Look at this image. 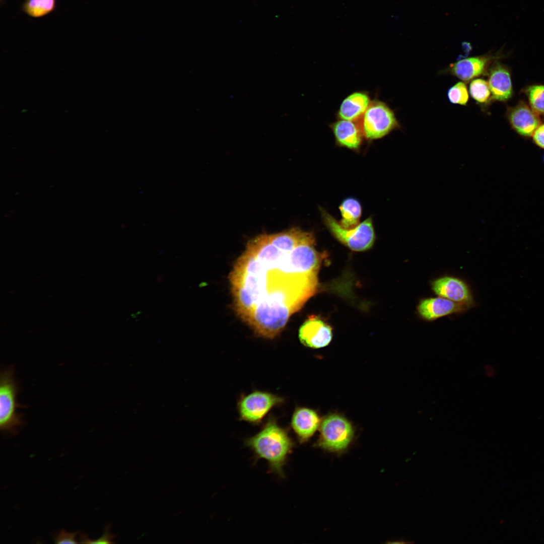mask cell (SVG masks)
<instances>
[{
    "instance_id": "6da1fadb",
    "label": "cell",
    "mask_w": 544,
    "mask_h": 544,
    "mask_svg": "<svg viewBox=\"0 0 544 544\" xmlns=\"http://www.w3.org/2000/svg\"><path fill=\"white\" fill-rule=\"evenodd\" d=\"M313 233L297 227L250 240L228 276L235 313L273 339L316 293L323 254Z\"/></svg>"
},
{
    "instance_id": "7a4b0ae2",
    "label": "cell",
    "mask_w": 544,
    "mask_h": 544,
    "mask_svg": "<svg viewBox=\"0 0 544 544\" xmlns=\"http://www.w3.org/2000/svg\"><path fill=\"white\" fill-rule=\"evenodd\" d=\"M245 443L257 459L267 461L271 471L281 478L284 477V466L293 444L287 431L275 419H269L262 429L246 439Z\"/></svg>"
},
{
    "instance_id": "3957f363",
    "label": "cell",
    "mask_w": 544,
    "mask_h": 544,
    "mask_svg": "<svg viewBox=\"0 0 544 544\" xmlns=\"http://www.w3.org/2000/svg\"><path fill=\"white\" fill-rule=\"evenodd\" d=\"M320 213L325 226L339 242L355 251H364L370 249L375 240V233L371 217L350 229L342 227L339 222L323 209Z\"/></svg>"
},
{
    "instance_id": "277c9868",
    "label": "cell",
    "mask_w": 544,
    "mask_h": 544,
    "mask_svg": "<svg viewBox=\"0 0 544 544\" xmlns=\"http://www.w3.org/2000/svg\"><path fill=\"white\" fill-rule=\"evenodd\" d=\"M18 388L11 367L0 374V428L2 431L15 434L24 424L23 415L17 412L20 405L16 401Z\"/></svg>"
},
{
    "instance_id": "5b68a950",
    "label": "cell",
    "mask_w": 544,
    "mask_h": 544,
    "mask_svg": "<svg viewBox=\"0 0 544 544\" xmlns=\"http://www.w3.org/2000/svg\"><path fill=\"white\" fill-rule=\"evenodd\" d=\"M399 127L393 111L383 102H371L363 114L361 130L369 140L380 139Z\"/></svg>"
},
{
    "instance_id": "8992f818",
    "label": "cell",
    "mask_w": 544,
    "mask_h": 544,
    "mask_svg": "<svg viewBox=\"0 0 544 544\" xmlns=\"http://www.w3.org/2000/svg\"><path fill=\"white\" fill-rule=\"evenodd\" d=\"M319 445L325 449L338 451L346 448L352 441L354 431L344 417L333 414L327 416L320 425Z\"/></svg>"
},
{
    "instance_id": "52a82bcc",
    "label": "cell",
    "mask_w": 544,
    "mask_h": 544,
    "mask_svg": "<svg viewBox=\"0 0 544 544\" xmlns=\"http://www.w3.org/2000/svg\"><path fill=\"white\" fill-rule=\"evenodd\" d=\"M283 402V398L271 393L254 391L243 396L239 401L240 419L249 423H258L272 408Z\"/></svg>"
},
{
    "instance_id": "ba28073f",
    "label": "cell",
    "mask_w": 544,
    "mask_h": 544,
    "mask_svg": "<svg viewBox=\"0 0 544 544\" xmlns=\"http://www.w3.org/2000/svg\"><path fill=\"white\" fill-rule=\"evenodd\" d=\"M433 292L454 302L466 305L471 308L475 305L470 286L463 279L452 275H443L430 282Z\"/></svg>"
},
{
    "instance_id": "9c48e42d",
    "label": "cell",
    "mask_w": 544,
    "mask_h": 544,
    "mask_svg": "<svg viewBox=\"0 0 544 544\" xmlns=\"http://www.w3.org/2000/svg\"><path fill=\"white\" fill-rule=\"evenodd\" d=\"M470 308L466 305L438 296L420 299L416 307L419 317L428 322L446 316L462 313Z\"/></svg>"
},
{
    "instance_id": "30bf717a",
    "label": "cell",
    "mask_w": 544,
    "mask_h": 544,
    "mask_svg": "<svg viewBox=\"0 0 544 544\" xmlns=\"http://www.w3.org/2000/svg\"><path fill=\"white\" fill-rule=\"evenodd\" d=\"M497 56L487 54L471 56L450 64L443 72L449 74L465 83L486 75Z\"/></svg>"
},
{
    "instance_id": "8fae6325",
    "label": "cell",
    "mask_w": 544,
    "mask_h": 544,
    "mask_svg": "<svg viewBox=\"0 0 544 544\" xmlns=\"http://www.w3.org/2000/svg\"><path fill=\"white\" fill-rule=\"evenodd\" d=\"M331 327L319 316H310L299 329L298 336L306 347L320 349L328 346L332 338Z\"/></svg>"
},
{
    "instance_id": "7c38bea8",
    "label": "cell",
    "mask_w": 544,
    "mask_h": 544,
    "mask_svg": "<svg viewBox=\"0 0 544 544\" xmlns=\"http://www.w3.org/2000/svg\"><path fill=\"white\" fill-rule=\"evenodd\" d=\"M507 117L513 129L525 137L532 136L540 124L538 114L522 101L508 109Z\"/></svg>"
},
{
    "instance_id": "4fadbf2b",
    "label": "cell",
    "mask_w": 544,
    "mask_h": 544,
    "mask_svg": "<svg viewBox=\"0 0 544 544\" xmlns=\"http://www.w3.org/2000/svg\"><path fill=\"white\" fill-rule=\"evenodd\" d=\"M487 75L492 100L506 102L509 100L513 95V87L510 72L507 67L495 61Z\"/></svg>"
},
{
    "instance_id": "5bb4252c",
    "label": "cell",
    "mask_w": 544,
    "mask_h": 544,
    "mask_svg": "<svg viewBox=\"0 0 544 544\" xmlns=\"http://www.w3.org/2000/svg\"><path fill=\"white\" fill-rule=\"evenodd\" d=\"M320 424V418L316 412L306 407L297 409L291 420L292 428L301 442L311 437Z\"/></svg>"
},
{
    "instance_id": "9a60e30c",
    "label": "cell",
    "mask_w": 544,
    "mask_h": 544,
    "mask_svg": "<svg viewBox=\"0 0 544 544\" xmlns=\"http://www.w3.org/2000/svg\"><path fill=\"white\" fill-rule=\"evenodd\" d=\"M331 128L339 145L352 150L359 148L363 134L354 121L338 120L332 124Z\"/></svg>"
},
{
    "instance_id": "2e32d148",
    "label": "cell",
    "mask_w": 544,
    "mask_h": 544,
    "mask_svg": "<svg viewBox=\"0 0 544 544\" xmlns=\"http://www.w3.org/2000/svg\"><path fill=\"white\" fill-rule=\"evenodd\" d=\"M370 103L367 93L363 92L353 93L341 103L338 112L339 118L354 121L363 115Z\"/></svg>"
},
{
    "instance_id": "e0dca14e",
    "label": "cell",
    "mask_w": 544,
    "mask_h": 544,
    "mask_svg": "<svg viewBox=\"0 0 544 544\" xmlns=\"http://www.w3.org/2000/svg\"><path fill=\"white\" fill-rule=\"evenodd\" d=\"M341 219L339 224L345 229L353 228L360 223L362 215V207L356 198L348 197L345 199L339 207Z\"/></svg>"
},
{
    "instance_id": "ac0fdd59",
    "label": "cell",
    "mask_w": 544,
    "mask_h": 544,
    "mask_svg": "<svg viewBox=\"0 0 544 544\" xmlns=\"http://www.w3.org/2000/svg\"><path fill=\"white\" fill-rule=\"evenodd\" d=\"M56 6V0H24L23 11L30 17L40 18L53 12Z\"/></svg>"
},
{
    "instance_id": "d6986e66",
    "label": "cell",
    "mask_w": 544,
    "mask_h": 544,
    "mask_svg": "<svg viewBox=\"0 0 544 544\" xmlns=\"http://www.w3.org/2000/svg\"><path fill=\"white\" fill-rule=\"evenodd\" d=\"M469 92L471 97L480 105H486L492 101L488 83L483 79L472 80L469 86Z\"/></svg>"
},
{
    "instance_id": "ffe728a7",
    "label": "cell",
    "mask_w": 544,
    "mask_h": 544,
    "mask_svg": "<svg viewBox=\"0 0 544 544\" xmlns=\"http://www.w3.org/2000/svg\"><path fill=\"white\" fill-rule=\"evenodd\" d=\"M525 92L530 107L538 114L544 115V85L528 86Z\"/></svg>"
},
{
    "instance_id": "44dd1931",
    "label": "cell",
    "mask_w": 544,
    "mask_h": 544,
    "mask_svg": "<svg viewBox=\"0 0 544 544\" xmlns=\"http://www.w3.org/2000/svg\"><path fill=\"white\" fill-rule=\"evenodd\" d=\"M449 101L452 104L466 105L469 100L467 86L464 82H458L448 91Z\"/></svg>"
},
{
    "instance_id": "7402d4cb",
    "label": "cell",
    "mask_w": 544,
    "mask_h": 544,
    "mask_svg": "<svg viewBox=\"0 0 544 544\" xmlns=\"http://www.w3.org/2000/svg\"><path fill=\"white\" fill-rule=\"evenodd\" d=\"M111 528V525L109 524L106 526L104 532L102 535L97 539L92 540L89 539L87 536H85L84 534L81 535V543H115L113 541L112 539L114 538L116 536L110 533L109 529Z\"/></svg>"
},
{
    "instance_id": "603a6c76",
    "label": "cell",
    "mask_w": 544,
    "mask_h": 544,
    "mask_svg": "<svg viewBox=\"0 0 544 544\" xmlns=\"http://www.w3.org/2000/svg\"><path fill=\"white\" fill-rule=\"evenodd\" d=\"M76 532H68L64 529H62L54 537V541L56 543H77L75 537Z\"/></svg>"
},
{
    "instance_id": "cb8c5ba5",
    "label": "cell",
    "mask_w": 544,
    "mask_h": 544,
    "mask_svg": "<svg viewBox=\"0 0 544 544\" xmlns=\"http://www.w3.org/2000/svg\"><path fill=\"white\" fill-rule=\"evenodd\" d=\"M532 136L535 144L540 148L544 149V124H540Z\"/></svg>"
},
{
    "instance_id": "d4e9b609",
    "label": "cell",
    "mask_w": 544,
    "mask_h": 544,
    "mask_svg": "<svg viewBox=\"0 0 544 544\" xmlns=\"http://www.w3.org/2000/svg\"><path fill=\"white\" fill-rule=\"evenodd\" d=\"M543 161H544V155H543Z\"/></svg>"
},
{
    "instance_id": "484cf974",
    "label": "cell",
    "mask_w": 544,
    "mask_h": 544,
    "mask_svg": "<svg viewBox=\"0 0 544 544\" xmlns=\"http://www.w3.org/2000/svg\"><path fill=\"white\" fill-rule=\"evenodd\" d=\"M1 1H3V0H1Z\"/></svg>"
}]
</instances>
